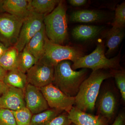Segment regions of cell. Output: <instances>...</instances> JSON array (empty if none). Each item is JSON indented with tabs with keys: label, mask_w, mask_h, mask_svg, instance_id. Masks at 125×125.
Masks as SVG:
<instances>
[{
	"label": "cell",
	"mask_w": 125,
	"mask_h": 125,
	"mask_svg": "<svg viewBox=\"0 0 125 125\" xmlns=\"http://www.w3.org/2000/svg\"><path fill=\"white\" fill-rule=\"evenodd\" d=\"M0 125H17L11 110L0 108Z\"/></svg>",
	"instance_id": "26"
},
{
	"label": "cell",
	"mask_w": 125,
	"mask_h": 125,
	"mask_svg": "<svg viewBox=\"0 0 125 125\" xmlns=\"http://www.w3.org/2000/svg\"><path fill=\"white\" fill-rule=\"evenodd\" d=\"M9 86L6 85L4 81H0V96H1L7 90Z\"/></svg>",
	"instance_id": "31"
},
{
	"label": "cell",
	"mask_w": 125,
	"mask_h": 125,
	"mask_svg": "<svg viewBox=\"0 0 125 125\" xmlns=\"http://www.w3.org/2000/svg\"><path fill=\"white\" fill-rule=\"evenodd\" d=\"M68 2L70 4L75 7L82 6L85 5L87 2L86 0H69Z\"/></svg>",
	"instance_id": "30"
},
{
	"label": "cell",
	"mask_w": 125,
	"mask_h": 125,
	"mask_svg": "<svg viewBox=\"0 0 125 125\" xmlns=\"http://www.w3.org/2000/svg\"><path fill=\"white\" fill-rule=\"evenodd\" d=\"M116 105V99L114 94L110 90L105 91L101 95L98 102L99 115L109 121L114 116Z\"/></svg>",
	"instance_id": "14"
},
{
	"label": "cell",
	"mask_w": 125,
	"mask_h": 125,
	"mask_svg": "<svg viewBox=\"0 0 125 125\" xmlns=\"http://www.w3.org/2000/svg\"><path fill=\"white\" fill-rule=\"evenodd\" d=\"M0 107L12 111L26 107L24 90L9 86L0 96Z\"/></svg>",
	"instance_id": "11"
},
{
	"label": "cell",
	"mask_w": 125,
	"mask_h": 125,
	"mask_svg": "<svg viewBox=\"0 0 125 125\" xmlns=\"http://www.w3.org/2000/svg\"><path fill=\"white\" fill-rule=\"evenodd\" d=\"M102 11L94 10H81L74 11L70 17L72 22L94 23L102 21L105 18Z\"/></svg>",
	"instance_id": "16"
},
{
	"label": "cell",
	"mask_w": 125,
	"mask_h": 125,
	"mask_svg": "<svg viewBox=\"0 0 125 125\" xmlns=\"http://www.w3.org/2000/svg\"><path fill=\"white\" fill-rule=\"evenodd\" d=\"M29 0H3L5 12L24 20L32 12L29 9Z\"/></svg>",
	"instance_id": "13"
},
{
	"label": "cell",
	"mask_w": 125,
	"mask_h": 125,
	"mask_svg": "<svg viewBox=\"0 0 125 125\" xmlns=\"http://www.w3.org/2000/svg\"><path fill=\"white\" fill-rule=\"evenodd\" d=\"M66 7L60 2L53 11L45 16L43 20L47 37L52 42L62 45L68 37Z\"/></svg>",
	"instance_id": "3"
},
{
	"label": "cell",
	"mask_w": 125,
	"mask_h": 125,
	"mask_svg": "<svg viewBox=\"0 0 125 125\" xmlns=\"http://www.w3.org/2000/svg\"><path fill=\"white\" fill-rule=\"evenodd\" d=\"M3 0H0V14L2 13L5 12L2 8V4H3Z\"/></svg>",
	"instance_id": "34"
},
{
	"label": "cell",
	"mask_w": 125,
	"mask_h": 125,
	"mask_svg": "<svg viewBox=\"0 0 125 125\" xmlns=\"http://www.w3.org/2000/svg\"><path fill=\"white\" fill-rule=\"evenodd\" d=\"M3 81L8 86L23 90L28 84L26 73L18 69L7 71Z\"/></svg>",
	"instance_id": "20"
},
{
	"label": "cell",
	"mask_w": 125,
	"mask_h": 125,
	"mask_svg": "<svg viewBox=\"0 0 125 125\" xmlns=\"http://www.w3.org/2000/svg\"><path fill=\"white\" fill-rule=\"evenodd\" d=\"M7 71L5 70L0 65V81H4L5 76L7 74Z\"/></svg>",
	"instance_id": "33"
},
{
	"label": "cell",
	"mask_w": 125,
	"mask_h": 125,
	"mask_svg": "<svg viewBox=\"0 0 125 125\" xmlns=\"http://www.w3.org/2000/svg\"><path fill=\"white\" fill-rule=\"evenodd\" d=\"M113 72L103 70L93 71L81 85L75 97V107L82 111L93 112L103 81L113 77Z\"/></svg>",
	"instance_id": "1"
},
{
	"label": "cell",
	"mask_w": 125,
	"mask_h": 125,
	"mask_svg": "<svg viewBox=\"0 0 125 125\" xmlns=\"http://www.w3.org/2000/svg\"><path fill=\"white\" fill-rule=\"evenodd\" d=\"M54 66L38 61L26 73L28 83L40 88L52 83Z\"/></svg>",
	"instance_id": "9"
},
{
	"label": "cell",
	"mask_w": 125,
	"mask_h": 125,
	"mask_svg": "<svg viewBox=\"0 0 125 125\" xmlns=\"http://www.w3.org/2000/svg\"><path fill=\"white\" fill-rule=\"evenodd\" d=\"M45 16L32 13L24 20L18 41L14 46L19 52L23 51L30 39L44 26Z\"/></svg>",
	"instance_id": "8"
},
{
	"label": "cell",
	"mask_w": 125,
	"mask_h": 125,
	"mask_svg": "<svg viewBox=\"0 0 125 125\" xmlns=\"http://www.w3.org/2000/svg\"><path fill=\"white\" fill-rule=\"evenodd\" d=\"M17 125H31L32 114L26 107L12 111Z\"/></svg>",
	"instance_id": "24"
},
{
	"label": "cell",
	"mask_w": 125,
	"mask_h": 125,
	"mask_svg": "<svg viewBox=\"0 0 125 125\" xmlns=\"http://www.w3.org/2000/svg\"><path fill=\"white\" fill-rule=\"evenodd\" d=\"M115 78L118 89L120 90L122 98L125 101V73L124 71H118L113 72V76Z\"/></svg>",
	"instance_id": "27"
},
{
	"label": "cell",
	"mask_w": 125,
	"mask_h": 125,
	"mask_svg": "<svg viewBox=\"0 0 125 125\" xmlns=\"http://www.w3.org/2000/svg\"><path fill=\"white\" fill-rule=\"evenodd\" d=\"M72 123L67 115H59L45 125H71Z\"/></svg>",
	"instance_id": "28"
},
{
	"label": "cell",
	"mask_w": 125,
	"mask_h": 125,
	"mask_svg": "<svg viewBox=\"0 0 125 125\" xmlns=\"http://www.w3.org/2000/svg\"><path fill=\"white\" fill-rule=\"evenodd\" d=\"M124 28L112 27L105 34L106 45L108 49L105 56H109L115 51L125 37Z\"/></svg>",
	"instance_id": "17"
},
{
	"label": "cell",
	"mask_w": 125,
	"mask_h": 125,
	"mask_svg": "<svg viewBox=\"0 0 125 125\" xmlns=\"http://www.w3.org/2000/svg\"><path fill=\"white\" fill-rule=\"evenodd\" d=\"M26 107L32 114H38L49 108L40 89L28 83L24 90Z\"/></svg>",
	"instance_id": "10"
},
{
	"label": "cell",
	"mask_w": 125,
	"mask_h": 125,
	"mask_svg": "<svg viewBox=\"0 0 125 125\" xmlns=\"http://www.w3.org/2000/svg\"><path fill=\"white\" fill-rule=\"evenodd\" d=\"M36 62L35 57L24 47L23 51L19 53L17 69L26 73Z\"/></svg>",
	"instance_id": "22"
},
{
	"label": "cell",
	"mask_w": 125,
	"mask_h": 125,
	"mask_svg": "<svg viewBox=\"0 0 125 125\" xmlns=\"http://www.w3.org/2000/svg\"><path fill=\"white\" fill-rule=\"evenodd\" d=\"M59 0H29V9L34 13L46 16L53 11Z\"/></svg>",
	"instance_id": "19"
},
{
	"label": "cell",
	"mask_w": 125,
	"mask_h": 125,
	"mask_svg": "<svg viewBox=\"0 0 125 125\" xmlns=\"http://www.w3.org/2000/svg\"><path fill=\"white\" fill-rule=\"evenodd\" d=\"M61 112L55 109H48L34 114L31 118V125H45L58 115Z\"/></svg>",
	"instance_id": "23"
},
{
	"label": "cell",
	"mask_w": 125,
	"mask_h": 125,
	"mask_svg": "<svg viewBox=\"0 0 125 125\" xmlns=\"http://www.w3.org/2000/svg\"><path fill=\"white\" fill-rule=\"evenodd\" d=\"M67 116L75 125H108V120L105 117L82 111L75 106L68 113Z\"/></svg>",
	"instance_id": "12"
},
{
	"label": "cell",
	"mask_w": 125,
	"mask_h": 125,
	"mask_svg": "<svg viewBox=\"0 0 125 125\" xmlns=\"http://www.w3.org/2000/svg\"><path fill=\"white\" fill-rule=\"evenodd\" d=\"M24 20L8 13L0 14V41L7 47L16 44Z\"/></svg>",
	"instance_id": "6"
},
{
	"label": "cell",
	"mask_w": 125,
	"mask_h": 125,
	"mask_svg": "<svg viewBox=\"0 0 125 125\" xmlns=\"http://www.w3.org/2000/svg\"><path fill=\"white\" fill-rule=\"evenodd\" d=\"M120 61L119 55L110 59L106 57L104 43L101 42L92 53L78 59L72 65L71 68L74 70L82 68L91 69L93 71L107 69H118L120 67Z\"/></svg>",
	"instance_id": "4"
},
{
	"label": "cell",
	"mask_w": 125,
	"mask_h": 125,
	"mask_svg": "<svg viewBox=\"0 0 125 125\" xmlns=\"http://www.w3.org/2000/svg\"><path fill=\"white\" fill-rule=\"evenodd\" d=\"M19 52L14 46L8 48L0 58V65L7 71L17 69Z\"/></svg>",
	"instance_id": "21"
},
{
	"label": "cell",
	"mask_w": 125,
	"mask_h": 125,
	"mask_svg": "<svg viewBox=\"0 0 125 125\" xmlns=\"http://www.w3.org/2000/svg\"><path fill=\"white\" fill-rule=\"evenodd\" d=\"M8 48L5 46L2 42H0V58L4 54Z\"/></svg>",
	"instance_id": "32"
},
{
	"label": "cell",
	"mask_w": 125,
	"mask_h": 125,
	"mask_svg": "<svg viewBox=\"0 0 125 125\" xmlns=\"http://www.w3.org/2000/svg\"></svg>",
	"instance_id": "36"
},
{
	"label": "cell",
	"mask_w": 125,
	"mask_h": 125,
	"mask_svg": "<svg viewBox=\"0 0 125 125\" xmlns=\"http://www.w3.org/2000/svg\"><path fill=\"white\" fill-rule=\"evenodd\" d=\"M125 114L124 112L119 113L112 125H125Z\"/></svg>",
	"instance_id": "29"
},
{
	"label": "cell",
	"mask_w": 125,
	"mask_h": 125,
	"mask_svg": "<svg viewBox=\"0 0 125 125\" xmlns=\"http://www.w3.org/2000/svg\"><path fill=\"white\" fill-rule=\"evenodd\" d=\"M71 125H75V124H74V123H72V124H71Z\"/></svg>",
	"instance_id": "35"
},
{
	"label": "cell",
	"mask_w": 125,
	"mask_h": 125,
	"mask_svg": "<svg viewBox=\"0 0 125 125\" xmlns=\"http://www.w3.org/2000/svg\"><path fill=\"white\" fill-rule=\"evenodd\" d=\"M113 27L124 28L125 25V3L122 2L117 6Z\"/></svg>",
	"instance_id": "25"
},
{
	"label": "cell",
	"mask_w": 125,
	"mask_h": 125,
	"mask_svg": "<svg viewBox=\"0 0 125 125\" xmlns=\"http://www.w3.org/2000/svg\"><path fill=\"white\" fill-rule=\"evenodd\" d=\"M83 56V52L79 48L55 44L47 37L44 54L39 61L54 66L64 61H71L74 63Z\"/></svg>",
	"instance_id": "5"
},
{
	"label": "cell",
	"mask_w": 125,
	"mask_h": 125,
	"mask_svg": "<svg viewBox=\"0 0 125 125\" xmlns=\"http://www.w3.org/2000/svg\"><path fill=\"white\" fill-rule=\"evenodd\" d=\"M103 27L96 25H81L75 27L72 31V36L76 40L85 41L91 40L98 36Z\"/></svg>",
	"instance_id": "18"
},
{
	"label": "cell",
	"mask_w": 125,
	"mask_h": 125,
	"mask_svg": "<svg viewBox=\"0 0 125 125\" xmlns=\"http://www.w3.org/2000/svg\"><path fill=\"white\" fill-rule=\"evenodd\" d=\"M87 73L86 69L74 70L70 62L62 61L54 66L52 83L67 96L75 97L81 84L87 78Z\"/></svg>",
	"instance_id": "2"
},
{
	"label": "cell",
	"mask_w": 125,
	"mask_h": 125,
	"mask_svg": "<svg viewBox=\"0 0 125 125\" xmlns=\"http://www.w3.org/2000/svg\"><path fill=\"white\" fill-rule=\"evenodd\" d=\"M47 36L45 26L30 39L25 47L36 58L37 62L43 56Z\"/></svg>",
	"instance_id": "15"
},
{
	"label": "cell",
	"mask_w": 125,
	"mask_h": 125,
	"mask_svg": "<svg viewBox=\"0 0 125 125\" xmlns=\"http://www.w3.org/2000/svg\"><path fill=\"white\" fill-rule=\"evenodd\" d=\"M48 105L52 109L69 113L75 104V97H70L51 83L40 88Z\"/></svg>",
	"instance_id": "7"
}]
</instances>
